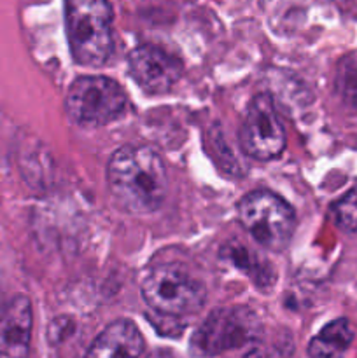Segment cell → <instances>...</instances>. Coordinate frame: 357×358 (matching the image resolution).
Returning <instances> with one entry per match:
<instances>
[{
  "label": "cell",
  "mask_w": 357,
  "mask_h": 358,
  "mask_svg": "<svg viewBox=\"0 0 357 358\" xmlns=\"http://www.w3.org/2000/svg\"><path fill=\"white\" fill-rule=\"evenodd\" d=\"M107 185L125 212L133 215L156 212L168 187L163 159L150 147H121L108 159Z\"/></svg>",
  "instance_id": "6da1fadb"
},
{
  "label": "cell",
  "mask_w": 357,
  "mask_h": 358,
  "mask_svg": "<svg viewBox=\"0 0 357 358\" xmlns=\"http://www.w3.org/2000/svg\"><path fill=\"white\" fill-rule=\"evenodd\" d=\"M66 37L77 65L104 66L114 51L112 9L107 0H63Z\"/></svg>",
  "instance_id": "7a4b0ae2"
},
{
  "label": "cell",
  "mask_w": 357,
  "mask_h": 358,
  "mask_svg": "<svg viewBox=\"0 0 357 358\" xmlns=\"http://www.w3.org/2000/svg\"><path fill=\"white\" fill-rule=\"evenodd\" d=\"M140 290L150 310L170 318L198 313L206 299L205 285L178 262H163L150 268Z\"/></svg>",
  "instance_id": "3957f363"
},
{
  "label": "cell",
  "mask_w": 357,
  "mask_h": 358,
  "mask_svg": "<svg viewBox=\"0 0 357 358\" xmlns=\"http://www.w3.org/2000/svg\"><path fill=\"white\" fill-rule=\"evenodd\" d=\"M238 220L244 229L273 252H282L293 240L296 213L293 206L270 191H255L238 203Z\"/></svg>",
  "instance_id": "277c9868"
},
{
  "label": "cell",
  "mask_w": 357,
  "mask_h": 358,
  "mask_svg": "<svg viewBox=\"0 0 357 358\" xmlns=\"http://www.w3.org/2000/svg\"><path fill=\"white\" fill-rule=\"evenodd\" d=\"M125 108V91L108 77H77L66 91L65 110L77 124L105 126L121 117Z\"/></svg>",
  "instance_id": "5b68a950"
},
{
  "label": "cell",
  "mask_w": 357,
  "mask_h": 358,
  "mask_svg": "<svg viewBox=\"0 0 357 358\" xmlns=\"http://www.w3.org/2000/svg\"><path fill=\"white\" fill-rule=\"evenodd\" d=\"M261 332L258 317L247 308H219L196 329L191 350L198 357H216L241 348Z\"/></svg>",
  "instance_id": "8992f818"
},
{
  "label": "cell",
  "mask_w": 357,
  "mask_h": 358,
  "mask_svg": "<svg viewBox=\"0 0 357 358\" xmlns=\"http://www.w3.org/2000/svg\"><path fill=\"white\" fill-rule=\"evenodd\" d=\"M238 142L241 150L255 161L276 159L286 149V131L270 94H255L245 110Z\"/></svg>",
  "instance_id": "52a82bcc"
},
{
  "label": "cell",
  "mask_w": 357,
  "mask_h": 358,
  "mask_svg": "<svg viewBox=\"0 0 357 358\" xmlns=\"http://www.w3.org/2000/svg\"><path fill=\"white\" fill-rule=\"evenodd\" d=\"M130 76L147 94L168 93L182 77V63L156 45H140L128 56Z\"/></svg>",
  "instance_id": "ba28073f"
},
{
  "label": "cell",
  "mask_w": 357,
  "mask_h": 358,
  "mask_svg": "<svg viewBox=\"0 0 357 358\" xmlns=\"http://www.w3.org/2000/svg\"><path fill=\"white\" fill-rule=\"evenodd\" d=\"M31 303L27 296H14L0 310V355L24 358L31 339Z\"/></svg>",
  "instance_id": "9c48e42d"
},
{
  "label": "cell",
  "mask_w": 357,
  "mask_h": 358,
  "mask_svg": "<svg viewBox=\"0 0 357 358\" xmlns=\"http://www.w3.org/2000/svg\"><path fill=\"white\" fill-rule=\"evenodd\" d=\"M146 343L132 320H115L91 343L84 358H139Z\"/></svg>",
  "instance_id": "30bf717a"
},
{
  "label": "cell",
  "mask_w": 357,
  "mask_h": 358,
  "mask_svg": "<svg viewBox=\"0 0 357 358\" xmlns=\"http://www.w3.org/2000/svg\"><path fill=\"white\" fill-rule=\"evenodd\" d=\"M354 331L346 318L329 322L308 345L310 358H342L352 345Z\"/></svg>",
  "instance_id": "8fae6325"
},
{
  "label": "cell",
  "mask_w": 357,
  "mask_h": 358,
  "mask_svg": "<svg viewBox=\"0 0 357 358\" xmlns=\"http://www.w3.org/2000/svg\"><path fill=\"white\" fill-rule=\"evenodd\" d=\"M223 257L230 261L233 266H237L245 275L251 276L259 287H270L275 282L272 266L266 264L268 261L261 259L255 252L248 250L245 245L238 243V241H231L230 245L224 247Z\"/></svg>",
  "instance_id": "7c38bea8"
},
{
  "label": "cell",
  "mask_w": 357,
  "mask_h": 358,
  "mask_svg": "<svg viewBox=\"0 0 357 358\" xmlns=\"http://www.w3.org/2000/svg\"><path fill=\"white\" fill-rule=\"evenodd\" d=\"M332 217L340 229L346 233H356L357 231V185L350 189L340 201L332 206Z\"/></svg>",
  "instance_id": "4fadbf2b"
},
{
  "label": "cell",
  "mask_w": 357,
  "mask_h": 358,
  "mask_svg": "<svg viewBox=\"0 0 357 358\" xmlns=\"http://www.w3.org/2000/svg\"><path fill=\"white\" fill-rule=\"evenodd\" d=\"M338 87L345 101L357 107V56H350L340 66Z\"/></svg>",
  "instance_id": "5bb4252c"
},
{
  "label": "cell",
  "mask_w": 357,
  "mask_h": 358,
  "mask_svg": "<svg viewBox=\"0 0 357 358\" xmlns=\"http://www.w3.org/2000/svg\"><path fill=\"white\" fill-rule=\"evenodd\" d=\"M147 358H177V357H175L172 352H168V350H156V352L150 353Z\"/></svg>",
  "instance_id": "9a60e30c"
}]
</instances>
